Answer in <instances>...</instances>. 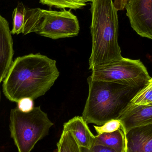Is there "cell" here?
Segmentation results:
<instances>
[{
    "instance_id": "1",
    "label": "cell",
    "mask_w": 152,
    "mask_h": 152,
    "mask_svg": "<svg viewBox=\"0 0 152 152\" xmlns=\"http://www.w3.org/2000/svg\"><path fill=\"white\" fill-rule=\"evenodd\" d=\"M56 61L40 53L18 57L3 80V92L12 102L35 100L50 90L59 76Z\"/></svg>"
},
{
    "instance_id": "2",
    "label": "cell",
    "mask_w": 152,
    "mask_h": 152,
    "mask_svg": "<svg viewBox=\"0 0 152 152\" xmlns=\"http://www.w3.org/2000/svg\"><path fill=\"white\" fill-rule=\"evenodd\" d=\"M92 50L89 69L121 59L119 45L118 11L113 0H92L90 2Z\"/></svg>"
},
{
    "instance_id": "3",
    "label": "cell",
    "mask_w": 152,
    "mask_h": 152,
    "mask_svg": "<svg viewBox=\"0 0 152 152\" xmlns=\"http://www.w3.org/2000/svg\"><path fill=\"white\" fill-rule=\"evenodd\" d=\"M87 83L89 93L82 117L87 124L98 126L112 120L118 119L142 88L95 80L91 76L87 78Z\"/></svg>"
},
{
    "instance_id": "4",
    "label": "cell",
    "mask_w": 152,
    "mask_h": 152,
    "mask_svg": "<svg viewBox=\"0 0 152 152\" xmlns=\"http://www.w3.org/2000/svg\"><path fill=\"white\" fill-rule=\"evenodd\" d=\"M79 30L78 19L70 10L55 11L26 8L22 33L25 35L35 33L55 40L77 36Z\"/></svg>"
},
{
    "instance_id": "5",
    "label": "cell",
    "mask_w": 152,
    "mask_h": 152,
    "mask_svg": "<svg viewBox=\"0 0 152 152\" xmlns=\"http://www.w3.org/2000/svg\"><path fill=\"white\" fill-rule=\"evenodd\" d=\"M53 125L40 106L26 113L17 107L11 110V137L18 152H30L38 141L48 134Z\"/></svg>"
},
{
    "instance_id": "6",
    "label": "cell",
    "mask_w": 152,
    "mask_h": 152,
    "mask_svg": "<svg viewBox=\"0 0 152 152\" xmlns=\"http://www.w3.org/2000/svg\"><path fill=\"white\" fill-rule=\"evenodd\" d=\"M92 70L91 77L93 79L132 87H143L152 80L146 67L140 59L123 58Z\"/></svg>"
},
{
    "instance_id": "7",
    "label": "cell",
    "mask_w": 152,
    "mask_h": 152,
    "mask_svg": "<svg viewBox=\"0 0 152 152\" xmlns=\"http://www.w3.org/2000/svg\"><path fill=\"white\" fill-rule=\"evenodd\" d=\"M125 9L131 27L140 36L152 39V0H127Z\"/></svg>"
},
{
    "instance_id": "8",
    "label": "cell",
    "mask_w": 152,
    "mask_h": 152,
    "mask_svg": "<svg viewBox=\"0 0 152 152\" xmlns=\"http://www.w3.org/2000/svg\"><path fill=\"white\" fill-rule=\"evenodd\" d=\"M13 55V39L9 23L0 14V83L9 71Z\"/></svg>"
},
{
    "instance_id": "9",
    "label": "cell",
    "mask_w": 152,
    "mask_h": 152,
    "mask_svg": "<svg viewBox=\"0 0 152 152\" xmlns=\"http://www.w3.org/2000/svg\"><path fill=\"white\" fill-rule=\"evenodd\" d=\"M125 134V152H152V124L132 129Z\"/></svg>"
},
{
    "instance_id": "10",
    "label": "cell",
    "mask_w": 152,
    "mask_h": 152,
    "mask_svg": "<svg viewBox=\"0 0 152 152\" xmlns=\"http://www.w3.org/2000/svg\"><path fill=\"white\" fill-rule=\"evenodd\" d=\"M126 133L132 129L152 124V105L129 106L118 119Z\"/></svg>"
},
{
    "instance_id": "11",
    "label": "cell",
    "mask_w": 152,
    "mask_h": 152,
    "mask_svg": "<svg viewBox=\"0 0 152 152\" xmlns=\"http://www.w3.org/2000/svg\"><path fill=\"white\" fill-rule=\"evenodd\" d=\"M63 129L71 133L81 148L90 149L94 145L95 136L82 116H76L64 123Z\"/></svg>"
},
{
    "instance_id": "12",
    "label": "cell",
    "mask_w": 152,
    "mask_h": 152,
    "mask_svg": "<svg viewBox=\"0 0 152 152\" xmlns=\"http://www.w3.org/2000/svg\"><path fill=\"white\" fill-rule=\"evenodd\" d=\"M108 147L118 152H125V134L121 129L95 136L94 145Z\"/></svg>"
},
{
    "instance_id": "13",
    "label": "cell",
    "mask_w": 152,
    "mask_h": 152,
    "mask_svg": "<svg viewBox=\"0 0 152 152\" xmlns=\"http://www.w3.org/2000/svg\"><path fill=\"white\" fill-rule=\"evenodd\" d=\"M92 0H40V3L43 5L57 9H69L77 10L82 9L87 5V3Z\"/></svg>"
},
{
    "instance_id": "14",
    "label": "cell",
    "mask_w": 152,
    "mask_h": 152,
    "mask_svg": "<svg viewBox=\"0 0 152 152\" xmlns=\"http://www.w3.org/2000/svg\"><path fill=\"white\" fill-rule=\"evenodd\" d=\"M57 152H82L71 133L63 129L59 141L57 144Z\"/></svg>"
},
{
    "instance_id": "15",
    "label": "cell",
    "mask_w": 152,
    "mask_h": 152,
    "mask_svg": "<svg viewBox=\"0 0 152 152\" xmlns=\"http://www.w3.org/2000/svg\"><path fill=\"white\" fill-rule=\"evenodd\" d=\"M152 105V80L133 97L128 107L133 105Z\"/></svg>"
},
{
    "instance_id": "16",
    "label": "cell",
    "mask_w": 152,
    "mask_h": 152,
    "mask_svg": "<svg viewBox=\"0 0 152 152\" xmlns=\"http://www.w3.org/2000/svg\"><path fill=\"white\" fill-rule=\"evenodd\" d=\"M26 8L22 3H19L12 13V34H19L23 33L25 20Z\"/></svg>"
},
{
    "instance_id": "17",
    "label": "cell",
    "mask_w": 152,
    "mask_h": 152,
    "mask_svg": "<svg viewBox=\"0 0 152 152\" xmlns=\"http://www.w3.org/2000/svg\"><path fill=\"white\" fill-rule=\"evenodd\" d=\"M98 135L103 133H112L121 129V123L118 119L112 120L101 126H94Z\"/></svg>"
},
{
    "instance_id": "18",
    "label": "cell",
    "mask_w": 152,
    "mask_h": 152,
    "mask_svg": "<svg viewBox=\"0 0 152 152\" xmlns=\"http://www.w3.org/2000/svg\"><path fill=\"white\" fill-rule=\"evenodd\" d=\"M17 103V108L23 112H28L34 108V100L31 98H22Z\"/></svg>"
},
{
    "instance_id": "19",
    "label": "cell",
    "mask_w": 152,
    "mask_h": 152,
    "mask_svg": "<svg viewBox=\"0 0 152 152\" xmlns=\"http://www.w3.org/2000/svg\"><path fill=\"white\" fill-rule=\"evenodd\" d=\"M82 152H118L112 149L100 145H94L90 149L81 148Z\"/></svg>"
},
{
    "instance_id": "20",
    "label": "cell",
    "mask_w": 152,
    "mask_h": 152,
    "mask_svg": "<svg viewBox=\"0 0 152 152\" xmlns=\"http://www.w3.org/2000/svg\"><path fill=\"white\" fill-rule=\"evenodd\" d=\"M113 4L117 10H122L125 9L127 0H113Z\"/></svg>"
},
{
    "instance_id": "21",
    "label": "cell",
    "mask_w": 152,
    "mask_h": 152,
    "mask_svg": "<svg viewBox=\"0 0 152 152\" xmlns=\"http://www.w3.org/2000/svg\"><path fill=\"white\" fill-rule=\"evenodd\" d=\"M1 84V83H0ZM1 90H0V101H1Z\"/></svg>"
}]
</instances>
